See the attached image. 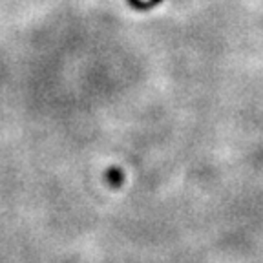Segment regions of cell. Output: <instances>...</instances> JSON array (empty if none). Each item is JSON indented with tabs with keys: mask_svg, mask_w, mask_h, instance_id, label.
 I'll return each mask as SVG.
<instances>
[{
	"mask_svg": "<svg viewBox=\"0 0 263 263\" xmlns=\"http://www.w3.org/2000/svg\"><path fill=\"white\" fill-rule=\"evenodd\" d=\"M110 179L114 181V183H119V181H121V172H119V170H117V172H115V170H111V172H110Z\"/></svg>",
	"mask_w": 263,
	"mask_h": 263,
	"instance_id": "cell-1",
	"label": "cell"
},
{
	"mask_svg": "<svg viewBox=\"0 0 263 263\" xmlns=\"http://www.w3.org/2000/svg\"><path fill=\"white\" fill-rule=\"evenodd\" d=\"M130 4H134V6H137V8H144V4L141 2V0H128Z\"/></svg>",
	"mask_w": 263,
	"mask_h": 263,
	"instance_id": "cell-2",
	"label": "cell"
}]
</instances>
